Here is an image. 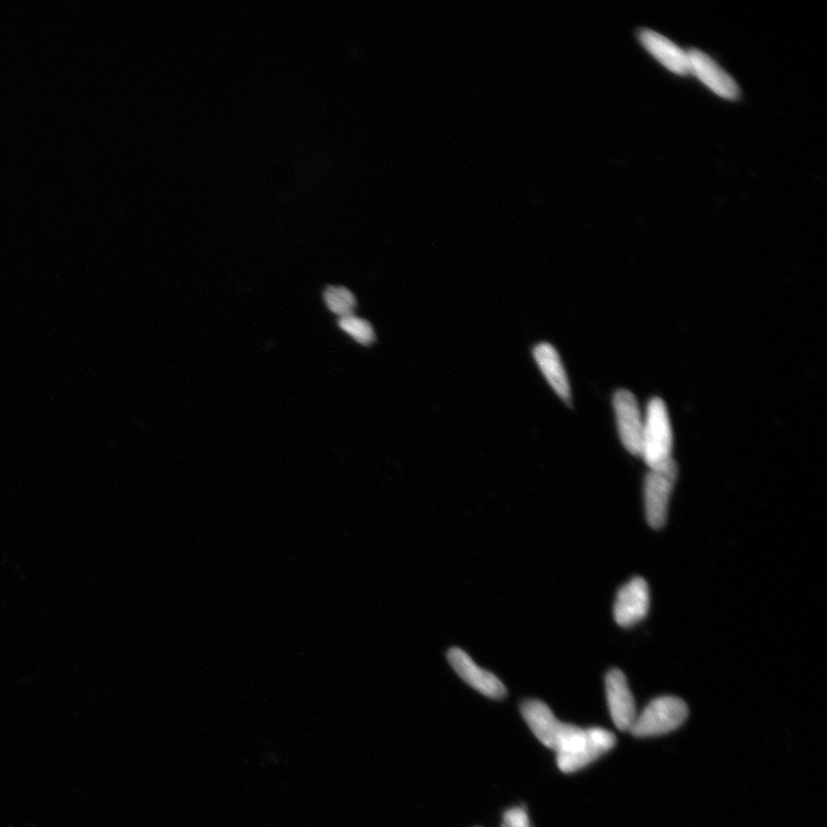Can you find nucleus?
I'll list each match as a JSON object with an SVG mask.
<instances>
[{
  "mask_svg": "<svg viewBox=\"0 0 827 827\" xmlns=\"http://www.w3.org/2000/svg\"><path fill=\"white\" fill-rule=\"evenodd\" d=\"M616 743L614 733L602 728H573L557 753L558 766L566 774H572L590 765L609 753Z\"/></svg>",
  "mask_w": 827,
  "mask_h": 827,
  "instance_id": "f257e3e1",
  "label": "nucleus"
},
{
  "mask_svg": "<svg viewBox=\"0 0 827 827\" xmlns=\"http://www.w3.org/2000/svg\"><path fill=\"white\" fill-rule=\"evenodd\" d=\"M673 428L666 402L654 398L647 406L641 455L649 469L664 465L673 459Z\"/></svg>",
  "mask_w": 827,
  "mask_h": 827,
  "instance_id": "f03ea898",
  "label": "nucleus"
},
{
  "mask_svg": "<svg viewBox=\"0 0 827 827\" xmlns=\"http://www.w3.org/2000/svg\"><path fill=\"white\" fill-rule=\"evenodd\" d=\"M687 705L676 697H660L653 700L637 716L630 732L636 737H655L678 729L687 719Z\"/></svg>",
  "mask_w": 827,
  "mask_h": 827,
  "instance_id": "7ed1b4c3",
  "label": "nucleus"
},
{
  "mask_svg": "<svg viewBox=\"0 0 827 827\" xmlns=\"http://www.w3.org/2000/svg\"><path fill=\"white\" fill-rule=\"evenodd\" d=\"M677 476L678 466L672 459L664 465L651 469L645 480L646 518L653 529H660L667 522L670 496Z\"/></svg>",
  "mask_w": 827,
  "mask_h": 827,
  "instance_id": "20e7f679",
  "label": "nucleus"
},
{
  "mask_svg": "<svg viewBox=\"0 0 827 827\" xmlns=\"http://www.w3.org/2000/svg\"><path fill=\"white\" fill-rule=\"evenodd\" d=\"M524 721L544 744L557 752L574 726L561 722L551 709L539 700H527L520 706Z\"/></svg>",
  "mask_w": 827,
  "mask_h": 827,
  "instance_id": "39448f33",
  "label": "nucleus"
},
{
  "mask_svg": "<svg viewBox=\"0 0 827 827\" xmlns=\"http://www.w3.org/2000/svg\"><path fill=\"white\" fill-rule=\"evenodd\" d=\"M448 658L458 676L477 692L493 700H502L507 696V688L503 681L477 666L476 662L463 649L451 648Z\"/></svg>",
  "mask_w": 827,
  "mask_h": 827,
  "instance_id": "423d86ee",
  "label": "nucleus"
},
{
  "mask_svg": "<svg viewBox=\"0 0 827 827\" xmlns=\"http://www.w3.org/2000/svg\"><path fill=\"white\" fill-rule=\"evenodd\" d=\"M614 409L623 447L633 455H642L644 421L636 397L626 390L617 391Z\"/></svg>",
  "mask_w": 827,
  "mask_h": 827,
  "instance_id": "0eeeda50",
  "label": "nucleus"
},
{
  "mask_svg": "<svg viewBox=\"0 0 827 827\" xmlns=\"http://www.w3.org/2000/svg\"><path fill=\"white\" fill-rule=\"evenodd\" d=\"M687 55L689 73L697 76L712 93L729 100H737L740 97L737 82L708 54L691 49L687 51Z\"/></svg>",
  "mask_w": 827,
  "mask_h": 827,
  "instance_id": "6e6552de",
  "label": "nucleus"
},
{
  "mask_svg": "<svg viewBox=\"0 0 827 827\" xmlns=\"http://www.w3.org/2000/svg\"><path fill=\"white\" fill-rule=\"evenodd\" d=\"M605 695L614 724L621 731H630L638 713L626 677L621 670L613 669L606 675Z\"/></svg>",
  "mask_w": 827,
  "mask_h": 827,
  "instance_id": "1a4fd4ad",
  "label": "nucleus"
},
{
  "mask_svg": "<svg viewBox=\"0 0 827 827\" xmlns=\"http://www.w3.org/2000/svg\"><path fill=\"white\" fill-rule=\"evenodd\" d=\"M649 603V588L645 579H631L617 594L614 606L615 621L623 627L640 623L647 616Z\"/></svg>",
  "mask_w": 827,
  "mask_h": 827,
  "instance_id": "9d476101",
  "label": "nucleus"
},
{
  "mask_svg": "<svg viewBox=\"0 0 827 827\" xmlns=\"http://www.w3.org/2000/svg\"><path fill=\"white\" fill-rule=\"evenodd\" d=\"M640 41L660 65L674 74L680 76L691 74L687 52L666 36L644 28L640 32Z\"/></svg>",
  "mask_w": 827,
  "mask_h": 827,
  "instance_id": "9b49d317",
  "label": "nucleus"
},
{
  "mask_svg": "<svg viewBox=\"0 0 827 827\" xmlns=\"http://www.w3.org/2000/svg\"><path fill=\"white\" fill-rule=\"evenodd\" d=\"M534 356L551 389L567 404H571L569 379L556 347L548 343H541L534 348Z\"/></svg>",
  "mask_w": 827,
  "mask_h": 827,
  "instance_id": "f8f14e48",
  "label": "nucleus"
},
{
  "mask_svg": "<svg viewBox=\"0 0 827 827\" xmlns=\"http://www.w3.org/2000/svg\"><path fill=\"white\" fill-rule=\"evenodd\" d=\"M324 301L327 309L341 318L353 315L356 308L354 294L344 287H329Z\"/></svg>",
  "mask_w": 827,
  "mask_h": 827,
  "instance_id": "ddd939ff",
  "label": "nucleus"
},
{
  "mask_svg": "<svg viewBox=\"0 0 827 827\" xmlns=\"http://www.w3.org/2000/svg\"><path fill=\"white\" fill-rule=\"evenodd\" d=\"M340 327L345 331L354 341L364 346L372 345L375 340V331L372 324L354 314L341 318L339 321Z\"/></svg>",
  "mask_w": 827,
  "mask_h": 827,
  "instance_id": "4468645a",
  "label": "nucleus"
},
{
  "mask_svg": "<svg viewBox=\"0 0 827 827\" xmlns=\"http://www.w3.org/2000/svg\"><path fill=\"white\" fill-rule=\"evenodd\" d=\"M502 827H531L527 810L519 807L507 810Z\"/></svg>",
  "mask_w": 827,
  "mask_h": 827,
  "instance_id": "2eb2a0df",
  "label": "nucleus"
}]
</instances>
